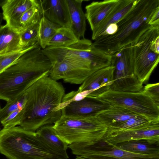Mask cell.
<instances>
[{"instance_id": "cell-1", "label": "cell", "mask_w": 159, "mask_h": 159, "mask_svg": "<svg viewBox=\"0 0 159 159\" xmlns=\"http://www.w3.org/2000/svg\"><path fill=\"white\" fill-rule=\"evenodd\" d=\"M45 75L25 91L26 100L20 112L11 121L13 126L36 132L41 127L53 125L61 117V110L56 108L65 95L61 83Z\"/></svg>"}, {"instance_id": "cell-2", "label": "cell", "mask_w": 159, "mask_h": 159, "mask_svg": "<svg viewBox=\"0 0 159 159\" xmlns=\"http://www.w3.org/2000/svg\"><path fill=\"white\" fill-rule=\"evenodd\" d=\"M52 65L39 46L25 52L0 74V100L15 99L49 73Z\"/></svg>"}, {"instance_id": "cell-3", "label": "cell", "mask_w": 159, "mask_h": 159, "mask_svg": "<svg viewBox=\"0 0 159 159\" xmlns=\"http://www.w3.org/2000/svg\"><path fill=\"white\" fill-rule=\"evenodd\" d=\"M159 7V0H138L131 10L116 23V32L112 35L99 36L92 43L93 46L112 56L134 42L150 26V18Z\"/></svg>"}, {"instance_id": "cell-4", "label": "cell", "mask_w": 159, "mask_h": 159, "mask_svg": "<svg viewBox=\"0 0 159 159\" xmlns=\"http://www.w3.org/2000/svg\"><path fill=\"white\" fill-rule=\"evenodd\" d=\"M0 153L8 159H69L52 149L36 132L20 126L0 130Z\"/></svg>"}, {"instance_id": "cell-5", "label": "cell", "mask_w": 159, "mask_h": 159, "mask_svg": "<svg viewBox=\"0 0 159 159\" xmlns=\"http://www.w3.org/2000/svg\"><path fill=\"white\" fill-rule=\"evenodd\" d=\"M42 50L52 64L65 60L93 72L111 64V56L95 48L85 38L68 47H47Z\"/></svg>"}, {"instance_id": "cell-6", "label": "cell", "mask_w": 159, "mask_h": 159, "mask_svg": "<svg viewBox=\"0 0 159 159\" xmlns=\"http://www.w3.org/2000/svg\"><path fill=\"white\" fill-rule=\"evenodd\" d=\"M57 134L68 145L102 141L108 127L95 116L85 117L62 115L53 125Z\"/></svg>"}, {"instance_id": "cell-7", "label": "cell", "mask_w": 159, "mask_h": 159, "mask_svg": "<svg viewBox=\"0 0 159 159\" xmlns=\"http://www.w3.org/2000/svg\"><path fill=\"white\" fill-rule=\"evenodd\" d=\"M131 45L134 73L143 84L159 61V24L151 25Z\"/></svg>"}, {"instance_id": "cell-8", "label": "cell", "mask_w": 159, "mask_h": 159, "mask_svg": "<svg viewBox=\"0 0 159 159\" xmlns=\"http://www.w3.org/2000/svg\"><path fill=\"white\" fill-rule=\"evenodd\" d=\"M108 107H125L152 121H159V106L142 91L131 92L110 89L99 96L90 98Z\"/></svg>"}, {"instance_id": "cell-9", "label": "cell", "mask_w": 159, "mask_h": 159, "mask_svg": "<svg viewBox=\"0 0 159 159\" xmlns=\"http://www.w3.org/2000/svg\"><path fill=\"white\" fill-rule=\"evenodd\" d=\"M111 65L115 67L110 89L116 91L137 92L143 91V84L135 75L131 44L111 56Z\"/></svg>"}, {"instance_id": "cell-10", "label": "cell", "mask_w": 159, "mask_h": 159, "mask_svg": "<svg viewBox=\"0 0 159 159\" xmlns=\"http://www.w3.org/2000/svg\"><path fill=\"white\" fill-rule=\"evenodd\" d=\"M74 155L87 159H159V154L145 155L121 149L116 145H89L80 143L68 145Z\"/></svg>"}, {"instance_id": "cell-11", "label": "cell", "mask_w": 159, "mask_h": 159, "mask_svg": "<svg viewBox=\"0 0 159 159\" xmlns=\"http://www.w3.org/2000/svg\"><path fill=\"white\" fill-rule=\"evenodd\" d=\"M144 140L150 145L159 144V123L131 130H111L108 129L103 140L108 145L133 140Z\"/></svg>"}, {"instance_id": "cell-12", "label": "cell", "mask_w": 159, "mask_h": 159, "mask_svg": "<svg viewBox=\"0 0 159 159\" xmlns=\"http://www.w3.org/2000/svg\"><path fill=\"white\" fill-rule=\"evenodd\" d=\"M115 67L111 65L93 72L84 80L77 90L78 92L92 90L86 97H97L110 89L113 82Z\"/></svg>"}, {"instance_id": "cell-13", "label": "cell", "mask_w": 159, "mask_h": 159, "mask_svg": "<svg viewBox=\"0 0 159 159\" xmlns=\"http://www.w3.org/2000/svg\"><path fill=\"white\" fill-rule=\"evenodd\" d=\"M52 65L49 76L54 80H62L71 84H81L94 72L65 60L55 62Z\"/></svg>"}, {"instance_id": "cell-14", "label": "cell", "mask_w": 159, "mask_h": 159, "mask_svg": "<svg viewBox=\"0 0 159 159\" xmlns=\"http://www.w3.org/2000/svg\"><path fill=\"white\" fill-rule=\"evenodd\" d=\"M43 16L61 27L70 28L71 21L66 0H40Z\"/></svg>"}, {"instance_id": "cell-15", "label": "cell", "mask_w": 159, "mask_h": 159, "mask_svg": "<svg viewBox=\"0 0 159 159\" xmlns=\"http://www.w3.org/2000/svg\"><path fill=\"white\" fill-rule=\"evenodd\" d=\"M36 0H6L0 1L3 19L6 24L18 31L20 20L23 14L36 2Z\"/></svg>"}, {"instance_id": "cell-16", "label": "cell", "mask_w": 159, "mask_h": 159, "mask_svg": "<svg viewBox=\"0 0 159 159\" xmlns=\"http://www.w3.org/2000/svg\"><path fill=\"white\" fill-rule=\"evenodd\" d=\"M108 107L90 98L70 102L61 109L62 115L85 117L95 116L98 111Z\"/></svg>"}, {"instance_id": "cell-17", "label": "cell", "mask_w": 159, "mask_h": 159, "mask_svg": "<svg viewBox=\"0 0 159 159\" xmlns=\"http://www.w3.org/2000/svg\"><path fill=\"white\" fill-rule=\"evenodd\" d=\"M119 0H106L93 2L85 7V15L92 32L107 16Z\"/></svg>"}, {"instance_id": "cell-18", "label": "cell", "mask_w": 159, "mask_h": 159, "mask_svg": "<svg viewBox=\"0 0 159 159\" xmlns=\"http://www.w3.org/2000/svg\"><path fill=\"white\" fill-rule=\"evenodd\" d=\"M137 1L138 0H119L107 16L98 26L92 32V39L94 40L101 36L110 25L116 24L131 10Z\"/></svg>"}, {"instance_id": "cell-19", "label": "cell", "mask_w": 159, "mask_h": 159, "mask_svg": "<svg viewBox=\"0 0 159 159\" xmlns=\"http://www.w3.org/2000/svg\"><path fill=\"white\" fill-rule=\"evenodd\" d=\"M137 115H139L125 107H108L98 111L95 116L108 128L122 123Z\"/></svg>"}, {"instance_id": "cell-20", "label": "cell", "mask_w": 159, "mask_h": 159, "mask_svg": "<svg viewBox=\"0 0 159 159\" xmlns=\"http://www.w3.org/2000/svg\"><path fill=\"white\" fill-rule=\"evenodd\" d=\"M71 21L70 29L78 40L84 38L86 18L82 9L83 0H66Z\"/></svg>"}, {"instance_id": "cell-21", "label": "cell", "mask_w": 159, "mask_h": 159, "mask_svg": "<svg viewBox=\"0 0 159 159\" xmlns=\"http://www.w3.org/2000/svg\"><path fill=\"white\" fill-rule=\"evenodd\" d=\"M24 49L21 46L19 32L6 24L2 25L0 27V54H8Z\"/></svg>"}, {"instance_id": "cell-22", "label": "cell", "mask_w": 159, "mask_h": 159, "mask_svg": "<svg viewBox=\"0 0 159 159\" xmlns=\"http://www.w3.org/2000/svg\"><path fill=\"white\" fill-rule=\"evenodd\" d=\"M40 138L54 151L64 155H68L67 150L68 145L57 134L53 125L43 126L36 132Z\"/></svg>"}, {"instance_id": "cell-23", "label": "cell", "mask_w": 159, "mask_h": 159, "mask_svg": "<svg viewBox=\"0 0 159 159\" xmlns=\"http://www.w3.org/2000/svg\"><path fill=\"white\" fill-rule=\"evenodd\" d=\"M119 148L136 153L152 155L159 154V148L152 146L144 140H133L116 145Z\"/></svg>"}, {"instance_id": "cell-24", "label": "cell", "mask_w": 159, "mask_h": 159, "mask_svg": "<svg viewBox=\"0 0 159 159\" xmlns=\"http://www.w3.org/2000/svg\"><path fill=\"white\" fill-rule=\"evenodd\" d=\"M79 40L70 28L61 27L57 30L48 43L47 47H67Z\"/></svg>"}, {"instance_id": "cell-25", "label": "cell", "mask_w": 159, "mask_h": 159, "mask_svg": "<svg viewBox=\"0 0 159 159\" xmlns=\"http://www.w3.org/2000/svg\"><path fill=\"white\" fill-rule=\"evenodd\" d=\"M60 26L52 23L44 16L41 19L39 29V43L42 49L45 48Z\"/></svg>"}, {"instance_id": "cell-26", "label": "cell", "mask_w": 159, "mask_h": 159, "mask_svg": "<svg viewBox=\"0 0 159 159\" xmlns=\"http://www.w3.org/2000/svg\"><path fill=\"white\" fill-rule=\"evenodd\" d=\"M39 22L29 26L19 32L23 49L39 45Z\"/></svg>"}, {"instance_id": "cell-27", "label": "cell", "mask_w": 159, "mask_h": 159, "mask_svg": "<svg viewBox=\"0 0 159 159\" xmlns=\"http://www.w3.org/2000/svg\"><path fill=\"white\" fill-rule=\"evenodd\" d=\"M157 123H159V121H151L144 116L137 115L122 123L109 127L108 129L118 130L134 129Z\"/></svg>"}, {"instance_id": "cell-28", "label": "cell", "mask_w": 159, "mask_h": 159, "mask_svg": "<svg viewBox=\"0 0 159 159\" xmlns=\"http://www.w3.org/2000/svg\"><path fill=\"white\" fill-rule=\"evenodd\" d=\"M43 16L42 9L39 0L22 15L20 20V30L31 25L40 22Z\"/></svg>"}, {"instance_id": "cell-29", "label": "cell", "mask_w": 159, "mask_h": 159, "mask_svg": "<svg viewBox=\"0 0 159 159\" xmlns=\"http://www.w3.org/2000/svg\"><path fill=\"white\" fill-rule=\"evenodd\" d=\"M26 100V94L25 91L13 100L7 102L6 105L0 110V123L13 111L23 107Z\"/></svg>"}, {"instance_id": "cell-30", "label": "cell", "mask_w": 159, "mask_h": 159, "mask_svg": "<svg viewBox=\"0 0 159 159\" xmlns=\"http://www.w3.org/2000/svg\"><path fill=\"white\" fill-rule=\"evenodd\" d=\"M38 46L39 45L29 47L19 52L7 54H0V74L12 64L24 53Z\"/></svg>"}, {"instance_id": "cell-31", "label": "cell", "mask_w": 159, "mask_h": 159, "mask_svg": "<svg viewBox=\"0 0 159 159\" xmlns=\"http://www.w3.org/2000/svg\"><path fill=\"white\" fill-rule=\"evenodd\" d=\"M142 91L159 106V83L147 84L143 87Z\"/></svg>"}, {"instance_id": "cell-32", "label": "cell", "mask_w": 159, "mask_h": 159, "mask_svg": "<svg viewBox=\"0 0 159 159\" xmlns=\"http://www.w3.org/2000/svg\"><path fill=\"white\" fill-rule=\"evenodd\" d=\"M149 24L150 25L159 24V7L152 14L149 20Z\"/></svg>"}, {"instance_id": "cell-33", "label": "cell", "mask_w": 159, "mask_h": 159, "mask_svg": "<svg viewBox=\"0 0 159 159\" xmlns=\"http://www.w3.org/2000/svg\"><path fill=\"white\" fill-rule=\"evenodd\" d=\"M117 29V26L116 24H111L107 27L105 31L101 35H112L116 32Z\"/></svg>"}, {"instance_id": "cell-34", "label": "cell", "mask_w": 159, "mask_h": 159, "mask_svg": "<svg viewBox=\"0 0 159 159\" xmlns=\"http://www.w3.org/2000/svg\"><path fill=\"white\" fill-rule=\"evenodd\" d=\"M3 20L2 13L0 12V27L2 25V23Z\"/></svg>"}, {"instance_id": "cell-35", "label": "cell", "mask_w": 159, "mask_h": 159, "mask_svg": "<svg viewBox=\"0 0 159 159\" xmlns=\"http://www.w3.org/2000/svg\"><path fill=\"white\" fill-rule=\"evenodd\" d=\"M75 159H87L80 156H77Z\"/></svg>"}, {"instance_id": "cell-36", "label": "cell", "mask_w": 159, "mask_h": 159, "mask_svg": "<svg viewBox=\"0 0 159 159\" xmlns=\"http://www.w3.org/2000/svg\"><path fill=\"white\" fill-rule=\"evenodd\" d=\"M1 106L0 105V110H1Z\"/></svg>"}]
</instances>
